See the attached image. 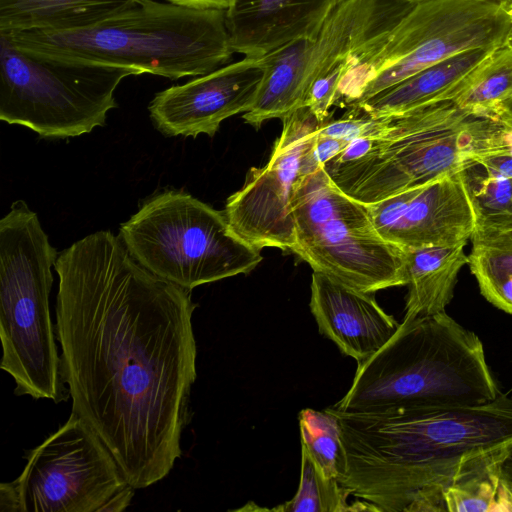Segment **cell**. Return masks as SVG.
I'll list each match as a JSON object with an SVG mask.
<instances>
[{
	"mask_svg": "<svg viewBox=\"0 0 512 512\" xmlns=\"http://www.w3.org/2000/svg\"><path fill=\"white\" fill-rule=\"evenodd\" d=\"M269 161L247 172L243 186L226 201L233 229L259 250H289L295 244L292 197L298 182L320 165L313 147L320 123L307 107L282 120Z\"/></svg>",
	"mask_w": 512,
	"mask_h": 512,
	"instance_id": "obj_13",
	"label": "cell"
},
{
	"mask_svg": "<svg viewBox=\"0 0 512 512\" xmlns=\"http://www.w3.org/2000/svg\"><path fill=\"white\" fill-rule=\"evenodd\" d=\"M298 420L301 447L327 477L338 480L343 466V446L337 415L330 408L322 411L305 408Z\"/></svg>",
	"mask_w": 512,
	"mask_h": 512,
	"instance_id": "obj_25",
	"label": "cell"
},
{
	"mask_svg": "<svg viewBox=\"0 0 512 512\" xmlns=\"http://www.w3.org/2000/svg\"><path fill=\"white\" fill-rule=\"evenodd\" d=\"M7 35L18 48L38 55L129 67L173 80L210 73L233 54L226 9L153 0H140L83 29Z\"/></svg>",
	"mask_w": 512,
	"mask_h": 512,
	"instance_id": "obj_4",
	"label": "cell"
},
{
	"mask_svg": "<svg viewBox=\"0 0 512 512\" xmlns=\"http://www.w3.org/2000/svg\"><path fill=\"white\" fill-rule=\"evenodd\" d=\"M292 211L291 252L313 271L368 293L406 285L405 250L381 236L365 205L344 193L324 166L298 182Z\"/></svg>",
	"mask_w": 512,
	"mask_h": 512,
	"instance_id": "obj_10",
	"label": "cell"
},
{
	"mask_svg": "<svg viewBox=\"0 0 512 512\" xmlns=\"http://www.w3.org/2000/svg\"><path fill=\"white\" fill-rule=\"evenodd\" d=\"M493 48L471 49L441 60L381 91L350 111L353 114L381 118L453 101L471 72Z\"/></svg>",
	"mask_w": 512,
	"mask_h": 512,
	"instance_id": "obj_18",
	"label": "cell"
},
{
	"mask_svg": "<svg viewBox=\"0 0 512 512\" xmlns=\"http://www.w3.org/2000/svg\"><path fill=\"white\" fill-rule=\"evenodd\" d=\"M364 205L381 236L405 251L467 244L478 225L463 171Z\"/></svg>",
	"mask_w": 512,
	"mask_h": 512,
	"instance_id": "obj_14",
	"label": "cell"
},
{
	"mask_svg": "<svg viewBox=\"0 0 512 512\" xmlns=\"http://www.w3.org/2000/svg\"><path fill=\"white\" fill-rule=\"evenodd\" d=\"M502 465L489 466L447 487L443 493L445 511L512 512V490Z\"/></svg>",
	"mask_w": 512,
	"mask_h": 512,
	"instance_id": "obj_23",
	"label": "cell"
},
{
	"mask_svg": "<svg viewBox=\"0 0 512 512\" xmlns=\"http://www.w3.org/2000/svg\"><path fill=\"white\" fill-rule=\"evenodd\" d=\"M511 27L501 0H427L353 52L340 69L335 105L356 107L455 54L495 47Z\"/></svg>",
	"mask_w": 512,
	"mask_h": 512,
	"instance_id": "obj_7",
	"label": "cell"
},
{
	"mask_svg": "<svg viewBox=\"0 0 512 512\" xmlns=\"http://www.w3.org/2000/svg\"><path fill=\"white\" fill-rule=\"evenodd\" d=\"M501 1H506L507 2V1H510V0H501Z\"/></svg>",
	"mask_w": 512,
	"mask_h": 512,
	"instance_id": "obj_34",
	"label": "cell"
},
{
	"mask_svg": "<svg viewBox=\"0 0 512 512\" xmlns=\"http://www.w3.org/2000/svg\"><path fill=\"white\" fill-rule=\"evenodd\" d=\"M463 174L478 214V225L503 226L512 213V178L476 163L464 169Z\"/></svg>",
	"mask_w": 512,
	"mask_h": 512,
	"instance_id": "obj_26",
	"label": "cell"
},
{
	"mask_svg": "<svg viewBox=\"0 0 512 512\" xmlns=\"http://www.w3.org/2000/svg\"><path fill=\"white\" fill-rule=\"evenodd\" d=\"M140 0H0V33L65 32L93 26Z\"/></svg>",
	"mask_w": 512,
	"mask_h": 512,
	"instance_id": "obj_20",
	"label": "cell"
},
{
	"mask_svg": "<svg viewBox=\"0 0 512 512\" xmlns=\"http://www.w3.org/2000/svg\"><path fill=\"white\" fill-rule=\"evenodd\" d=\"M414 6L402 0H343L311 38L290 42L263 56L264 75L247 124L287 118L304 106L312 84L337 72L348 57Z\"/></svg>",
	"mask_w": 512,
	"mask_h": 512,
	"instance_id": "obj_12",
	"label": "cell"
},
{
	"mask_svg": "<svg viewBox=\"0 0 512 512\" xmlns=\"http://www.w3.org/2000/svg\"><path fill=\"white\" fill-rule=\"evenodd\" d=\"M338 417L343 466L338 481L380 512L445 511L455 481L503 463L512 452V398Z\"/></svg>",
	"mask_w": 512,
	"mask_h": 512,
	"instance_id": "obj_2",
	"label": "cell"
},
{
	"mask_svg": "<svg viewBox=\"0 0 512 512\" xmlns=\"http://www.w3.org/2000/svg\"><path fill=\"white\" fill-rule=\"evenodd\" d=\"M349 143L350 142L346 140L319 135L317 131V136L313 147L314 159L318 165L324 166L325 163L342 152Z\"/></svg>",
	"mask_w": 512,
	"mask_h": 512,
	"instance_id": "obj_27",
	"label": "cell"
},
{
	"mask_svg": "<svg viewBox=\"0 0 512 512\" xmlns=\"http://www.w3.org/2000/svg\"><path fill=\"white\" fill-rule=\"evenodd\" d=\"M25 458L21 474L0 485L1 512H103L130 485L108 448L74 412Z\"/></svg>",
	"mask_w": 512,
	"mask_h": 512,
	"instance_id": "obj_11",
	"label": "cell"
},
{
	"mask_svg": "<svg viewBox=\"0 0 512 512\" xmlns=\"http://www.w3.org/2000/svg\"><path fill=\"white\" fill-rule=\"evenodd\" d=\"M351 493L336 478L327 477L309 453L301 447V472L298 490L289 501L270 510L277 512L351 511Z\"/></svg>",
	"mask_w": 512,
	"mask_h": 512,
	"instance_id": "obj_24",
	"label": "cell"
},
{
	"mask_svg": "<svg viewBox=\"0 0 512 512\" xmlns=\"http://www.w3.org/2000/svg\"><path fill=\"white\" fill-rule=\"evenodd\" d=\"M343 0H230L226 27L233 53L260 58L314 37Z\"/></svg>",
	"mask_w": 512,
	"mask_h": 512,
	"instance_id": "obj_17",
	"label": "cell"
},
{
	"mask_svg": "<svg viewBox=\"0 0 512 512\" xmlns=\"http://www.w3.org/2000/svg\"><path fill=\"white\" fill-rule=\"evenodd\" d=\"M139 74L129 67L31 53L0 33V119L43 138L89 133L105 125L108 111L117 107L120 82Z\"/></svg>",
	"mask_w": 512,
	"mask_h": 512,
	"instance_id": "obj_9",
	"label": "cell"
},
{
	"mask_svg": "<svg viewBox=\"0 0 512 512\" xmlns=\"http://www.w3.org/2000/svg\"><path fill=\"white\" fill-rule=\"evenodd\" d=\"M465 243L406 250V286L408 294L403 319L446 311L451 302L458 275L468 264Z\"/></svg>",
	"mask_w": 512,
	"mask_h": 512,
	"instance_id": "obj_19",
	"label": "cell"
},
{
	"mask_svg": "<svg viewBox=\"0 0 512 512\" xmlns=\"http://www.w3.org/2000/svg\"><path fill=\"white\" fill-rule=\"evenodd\" d=\"M310 310L319 332L357 363L377 352L400 325L379 306L374 293L317 271L311 279Z\"/></svg>",
	"mask_w": 512,
	"mask_h": 512,
	"instance_id": "obj_16",
	"label": "cell"
},
{
	"mask_svg": "<svg viewBox=\"0 0 512 512\" xmlns=\"http://www.w3.org/2000/svg\"><path fill=\"white\" fill-rule=\"evenodd\" d=\"M482 117L454 101L381 117L379 137L350 141L324 169L353 199L376 203L474 164Z\"/></svg>",
	"mask_w": 512,
	"mask_h": 512,
	"instance_id": "obj_5",
	"label": "cell"
},
{
	"mask_svg": "<svg viewBox=\"0 0 512 512\" xmlns=\"http://www.w3.org/2000/svg\"><path fill=\"white\" fill-rule=\"evenodd\" d=\"M56 337L72 412L97 434L135 489L182 455L196 380L190 291L138 263L110 231L63 250Z\"/></svg>",
	"mask_w": 512,
	"mask_h": 512,
	"instance_id": "obj_1",
	"label": "cell"
},
{
	"mask_svg": "<svg viewBox=\"0 0 512 512\" xmlns=\"http://www.w3.org/2000/svg\"><path fill=\"white\" fill-rule=\"evenodd\" d=\"M263 75V57H244L157 93L150 117L166 136L213 137L225 119L250 110Z\"/></svg>",
	"mask_w": 512,
	"mask_h": 512,
	"instance_id": "obj_15",
	"label": "cell"
},
{
	"mask_svg": "<svg viewBox=\"0 0 512 512\" xmlns=\"http://www.w3.org/2000/svg\"><path fill=\"white\" fill-rule=\"evenodd\" d=\"M502 472L512 490V452L504 460L502 465Z\"/></svg>",
	"mask_w": 512,
	"mask_h": 512,
	"instance_id": "obj_29",
	"label": "cell"
},
{
	"mask_svg": "<svg viewBox=\"0 0 512 512\" xmlns=\"http://www.w3.org/2000/svg\"><path fill=\"white\" fill-rule=\"evenodd\" d=\"M168 2L194 8L227 9L230 0H168Z\"/></svg>",
	"mask_w": 512,
	"mask_h": 512,
	"instance_id": "obj_28",
	"label": "cell"
},
{
	"mask_svg": "<svg viewBox=\"0 0 512 512\" xmlns=\"http://www.w3.org/2000/svg\"><path fill=\"white\" fill-rule=\"evenodd\" d=\"M479 337L446 311L403 319L392 337L358 363L342 412L473 406L500 394Z\"/></svg>",
	"mask_w": 512,
	"mask_h": 512,
	"instance_id": "obj_3",
	"label": "cell"
},
{
	"mask_svg": "<svg viewBox=\"0 0 512 512\" xmlns=\"http://www.w3.org/2000/svg\"><path fill=\"white\" fill-rule=\"evenodd\" d=\"M119 237L138 263L189 291L248 274L263 259L224 212L184 191L168 190L148 199L121 224Z\"/></svg>",
	"mask_w": 512,
	"mask_h": 512,
	"instance_id": "obj_8",
	"label": "cell"
},
{
	"mask_svg": "<svg viewBox=\"0 0 512 512\" xmlns=\"http://www.w3.org/2000/svg\"><path fill=\"white\" fill-rule=\"evenodd\" d=\"M507 9H508L510 19H511V27H510L509 33L507 35L506 42H508L510 45H512V0L507 1Z\"/></svg>",
	"mask_w": 512,
	"mask_h": 512,
	"instance_id": "obj_30",
	"label": "cell"
},
{
	"mask_svg": "<svg viewBox=\"0 0 512 512\" xmlns=\"http://www.w3.org/2000/svg\"><path fill=\"white\" fill-rule=\"evenodd\" d=\"M512 228V227H511Z\"/></svg>",
	"mask_w": 512,
	"mask_h": 512,
	"instance_id": "obj_35",
	"label": "cell"
},
{
	"mask_svg": "<svg viewBox=\"0 0 512 512\" xmlns=\"http://www.w3.org/2000/svg\"><path fill=\"white\" fill-rule=\"evenodd\" d=\"M512 99V45L494 47L471 72L453 100L458 106L476 112L500 107Z\"/></svg>",
	"mask_w": 512,
	"mask_h": 512,
	"instance_id": "obj_22",
	"label": "cell"
},
{
	"mask_svg": "<svg viewBox=\"0 0 512 512\" xmlns=\"http://www.w3.org/2000/svg\"><path fill=\"white\" fill-rule=\"evenodd\" d=\"M38 216L18 200L0 221V368L14 394L66 401L49 296L57 259Z\"/></svg>",
	"mask_w": 512,
	"mask_h": 512,
	"instance_id": "obj_6",
	"label": "cell"
},
{
	"mask_svg": "<svg viewBox=\"0 0 512 512\" xmlns=\"http://www.w3.org/2000/svg\"><path fill=\"white\" fill-rule=\"evenodd\" d=\"M402 1L416 4V3H420V2H423V1H427V0H402Z\"/></svg>",
	"mask_w": 512,
	"mask_h": 512,
	"instance_id": "obj_33",
	"label": "cell"
},
{
	"mask_svg": "<svg viewBox=\"0 0 512 512\" xmlns=\"http://www.w3.org/2000/svg\"><path fill=\"white\" fill-rule=\"evenodd\" d=\"M504 105L512 112V99L506 101Z\"/></svg>",
	"mask_w": 512,
	"mask_h": 512,
	"instance_id": "obj_32",
	"label": "cell"
},
{
	"mask_svg": "<svg viewBox=\"0 0 512 512\" xmlns=\"http://www.w3.org/2000/svg\"><path fill=\"white\" fill-rule=\"evenodd\" d=\"M468 265L483 297L512 314V228L477 225Z\"/></svg>",
	"mask_w": 512,
	"mask_h": 512,
	"instance_id": "obj_21",
	"label": "cell"
},
{
	"mask_svg": "<svg viewBox=\"0 0 512 512\" xmlns=\"http://www.w3.org/2000/svg\"><path fill=\"white\" fill-rule=\"evenodd\" d=\"M511 227H512V213H511L509 220L503 226L496 227V228H511Z\"/></svg>",
	"mask_w": 512,
	"mask_h": 512,
	"instance_id": "obj_31",
	"label": "cell"
}]
</instances>
